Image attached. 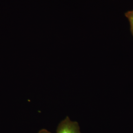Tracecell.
<instances>
[{
  "instance_id": "6da1fadb",
  "label": "cell",
  "mask_w": 133,
  "mask_h": 133,
  "mask_svg": "<svg viewBox=\"0 0 133 133\" xmlns=\"http://www.w3.org/2000/svg\"><path fill=\"white\" fill-rule=\"evenodd\" d=\"M56 133H81L78 123L72 121L66 117L61 122L57 129Z\"/></svg>"
},
{
  "instance_id": "3957f363",
  "label": "cell",
  "mask_w": 133,
  "mask_h": 133,
  "mask_svg": "<svg viewBox=\"0 0 133 133\" xmlns=\"http://www.w3.org/2000/svg\"><path fill=\"white\" fill-rule=\"evenodd\" d=\"M38 133H51L50 132L48 131L45 129H42L41 130V131H39Z\"/></svg>"
},
{
  "instance_id": "7a4b0ae2",
  "label": "cell",
  "mask_w": 133,
  "mask_h": 133,
  "mask_svg": "<svg viewBox=\"0 0 133 133\" xmlns=\"http://www.w3.org/2000/svg\"><path fill=\"white\" fill-rule=\"evenodd\" d=\"M125 16L130 23L131 31L133 36V10L127 12Z\"/></svg>"
}]
</instances>
